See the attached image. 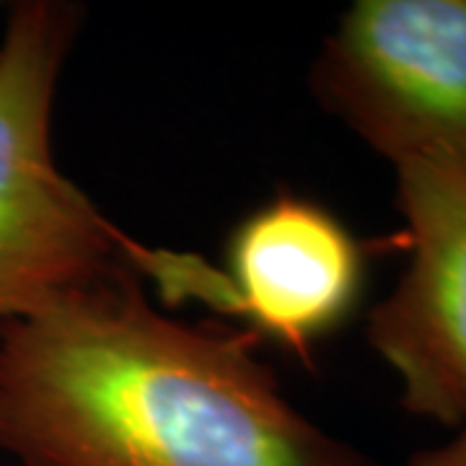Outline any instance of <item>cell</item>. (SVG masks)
Wrapping results in <instances>:
<instances>
[{
	"mask_svg": "<svg viewBox=\"0 0 466 466\" xmlns=\"http://www.w3.org/2000/svg\"><path fill=\"white\" fill-rule=\"evenodd\" d=\"M407 466H466V420L456 428L451 441L435 449L417 451Z\"/></svg>",
	"mask_w": 466,
	"mask_h": 466,
	"instance_id": "cell-6",
	"label": "cell"
},
{
	"mask_svg": "<svg viewBox=\"0 0 466 466\" xmlns=\"http://www.w3.org/2000/svg\"><path fill=\"white\" fill-rule=\"evenodd\" d=\"M412 257L370 309L366 339L401 383V407L459 428L466 420V153L394 164Z\"/></svg>",
	"mask_w": 466,
	"mask_h": 466,
	"instance_id": "cell-4",
	"label": "cell"
},
{
	"mask_svg": "<svg viewBox=\"0 0 466 466\" xmlns=\"http://www.w3.org/2000/svg\"><path fill=\"white\" fill-rule=\"evenodd\" d=\"M84 8L21 0L0 39V324L135 269L125 233L67 179L52 112Z\"/></svg>",
	"mask_w": 466,
	"mask_h": 466,
	"instance_id": "cell-2",
	"label": "cell"
},
{
	"mask_svg": "<svg viewBox=\"0 0 466 466\" xmlns=\"http://www.w3.org/2000/svg\"><path fill=\"white\" fill-rule=\"evenodd\" d=\"M0 451L21 466H379L299 412L247 334L168 317L137 269L0 324Z\"/></svg>",
	"mask_w": 466,
	"mask_h": 466,
	"instance_id": "cell-1",
	"label": "cell"
},
{
	"mask_svg": "<svg viewBox=\"0 0 466 466\" xmlns=\"http://www.w3.org/2000/svg\"><path fill=\"white\" fill-rule=\"evenodd\" d=\"M311 94L391 167L466 153V0H358L321 42Z\"/></svg>",
	"mask_w": 466,
	"mask_h": 466,
	"instance_id": "cell-3",
	"label": "cell"
},
{
	"mask_svg": "<svg viewBox=\"0 0 466 466\" xmlns=\"http://www.w3.org/2000/svg\"><path fill=\"white\" fill-rule=\"evenodd\" d=\"M226 259L213 306L303 358L352 314L366 278L348 226L300 195H275L251 210L233 228Z\"/></svg>",
	"mask_w": 466,
	"mask_h": 466,
	"instance_id": "cell-5",
	"label": "cell"
}]
</instances>
